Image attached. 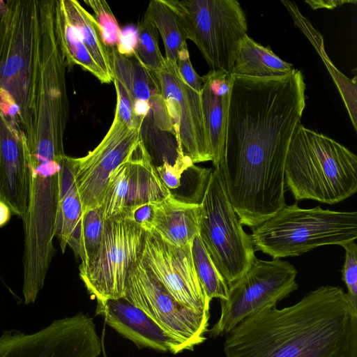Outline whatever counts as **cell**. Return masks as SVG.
Segmentation results:
<instances>
[{"label":"cell","instance_id":"obj_1","mask_svg":"<svg viewBox=\"0 0 357 357\" xmlns=\"http://www.w3.org/2000/svg\"><path fill=\"white\" fill-rule=\"evenodd\" d=\"M301 70L287 75H234L223 158L225 185L251 198H264L284 188V165L292 135L305 107Z\"/></svg>","mask_w":357,"mask_h":357},{"label":"cell","instance_id":"obj_2","mask_svg":"<svg viewBox=\"0 0 357 357\" xmlns=\"http://www.w3.org/2000/svg\"><path fill=\"white\" fill-rule=\"evenodd\" d=\"M227 335L226 357H357V310L342 288L321 286L291 306L261 309Z\"/></svg>","mask_w":357,"mask_h":357},{"label":"cell","instance_id":"obj_3","mask_svg":"<svg viewBox=\"0 0 357 357\" xmlns=\"http://www.w3.org/2000/svg\"><path fill=\"white\" fill-rule=\"evenodd\" d=\"M0 18V109L31 143L40 91V1L7 0Z\"/></svg>","mask_w":357,"mask_h":357},{"label":"cell","instance_id":"obj_4","mask_svg":"<svg viewBox=\"0 0 357 357\" xmlns=\"http://www.w3.org/2000/svg\"><path fill=\"white\" fill-rule=\"evenodd\" d=\"M284 183L297 201L337 204L357 191V156L300 122L288 147Z\"/></svg>","mask_w":357,"mask_h":357},{"label":"cell","instance_id":"obj_5","mask_svg":"<svg viewBox=\"0 0 357 357\" xmlns=\"http://www.w3.org/2000/svg\"><path fill=\"white\" fill-rule=\"evenodd\" d=\"M250 237L255 250L273 259L298 256L319 246L356 241L357 212L286 204L252 229Z\"/></svg>","mask_w":357,"mask_h":357},{"label":"cell","instance_id":"obj_6","mask_svg":"<svg viewBox=\"0 0 357 357\" xmlns=\"http://www.w3.org/2000/svg\"><path fill=\"white\" fill-rule=\"evenodd\" d=\"M56 0L40 1L41 75L33 137L28 149L64 151L63 135L69 114L66 66L54 29Z\"/></svg>","mask_w":357,"mask_h":357},{"label":"cell","instance_id":"obj_7","mask_svg":"<svg viewBox=\"0 0 357 357\" xmlns=\"http://www.w3.org/2000/svg\"><path fill=\"white\" fill-rule=\"evenodd\" d=\"M176 14L186 40L192 41L211 70L231 73L237 44L247 33L236 0H165Z\"/></svg>","mask_w":357,"mask_h":357},{"label":"cell","instance_id":"obj_8","mask_svg":"<svg viewBox=\"0 0 357 357\" xmlns=\"http://www.w3.org/2000/svg\"><path fill=\"white\" fill-rule=\"evenodd\" d=\"M201 205L199 236L229 285L250 268L256 257L250 235L229 199L220 167L213 168Z\"/></svg>","mask_w":357,"mask_h":357},{"label":"cell","instance_id":"obj_9","mask_svg":"<svg viewBox=\"0 0 357 357\" xmlns=\"http://www.w3.org/2000/svg\"><path fill=\"white\" fill-rule=\"evenodd\" d=\"M297 270L280 259L270 261L257 257L250 268L228 285L226 300H220L219 319L208 331L211 337L227 335L245 318L277 303L298 288Z\"/></svg>","mask_w":357,"mask_h":357},{"label":"cell","instance_id":"obj_10","mask_svg":"<svg viewBox=\"0 0 357 357\" xmlns=\"http://www.w3.org/2000/svg\"><path fill=\"white\" fill-rule=\"evenodd\" d=\"M146 231L119 215L105 220L103 238L94 260L79 268V277L97 301L123 298L126 279L140 259Z\"/></svg>","mask_w":357,"mask_h":357},{"label":"cell","instance_id":"obj_11","mask_svg":"<svg viewBox=\"0 0 357 357\" xmlns=\"http://www.w3.org/2000/svg\"><path fill=\"white\" fill-rule=\"evenodd\" d=\"M125 298L142 310L188 350L204 342L210 314L197 313L178 303L139 259L130 270Z\"/></svg>","mask_w":357,"mask_h":357},{"label":"cell","instance_id":"obj_12","mask_svg":"<svg viewBox=\"0 0 357 357\" xmlns=\"http://www.w3.org/2000/svg\"><path fill=\"white\" fill-rule=\"evenodd\" d=\"M101 343L93 319L79 312L32 333L5 331L0 357H98Z\"/></svg>","mask_w":357,"mask_h":357},{"label":"cell","instance_id":"obj_13","mask_svg":"<svg viewBox=\"0 0 357 357\" xmlns=\"http://www.w3.org/2000/svg\"><path fill=\"white\" fill-rule=\"evenodd\" d=\"M171 119L176 141V159L193 164L211 161L204 126L201 95L180 76L176 63L165 60L154 73Z\"/></svg>","mask_w":357,"mask_h":357},{"label":"cell","instance_id":"obj_14","mask_svg":"<svg viewBox=\"0 0 357 357\" xmlns=\"http://www.w3.org/2000/svg\"><path fill=\"white\" fill-rule=\"evenodd\" d=\"M142 140L141 128L114 116L99 144L86 155L76 158L75 180L83 213L102 206L112 176Z\"/></svg>","mask_w":357,"mask_h":357},{"label":"cell","instance_id":"obj_15","mask_svg":"<svg viewBox=\"0 0 357 357\" xmlns=\"http://www.w3.org/2000/svg\"><path fill=\"white\" fill-rule=\"evenodd\" d=\"M191 245L178 247L146 231L142 262L181 305L197 313H209L210 303L197 278Z\"/></svg>","mask_w":357,"mask_h":357},{"label":"cell","instance_id":"obj_16","mask_svg":"<svg viewBox=\"0 0 357 357\" xmlns=\"http://www.w3.org/2000/svg\"><path fill=\"white\" fill-rule=\"evenodd\" d=\"M113 79L129 93L136 119L142 124L149 119L160 131L173 135L171 119L155 74L131 53L109 50Z\"/></svg>","mask_w":357,"mask_h":357},{"label":"cell","instance_id":"obj_17","mask_svg":"<svg viewBox=\"0 0 357 357\" xmlns=\"http://www.w3.org/2000/svg\"><path fill=\"white\" fill-rule=\"evenodd\" d=\"M29 173L26 139L0 109V200L21 219L28 205Z\"/></svg>","mask_w":357,"mask_h":357},{"label":"cell","instance_id":"obj_18","mask_svg":"<svg viewBox=\"0 0 357 357\" xmlns=\"http://www.w3.org/2000/svg\"><path fill=\"white\" fill-rule=\"evenodd\" d=\"M96 313L101 315L108 326L139 348L174 354L188 350L182 342L123 298L98 301Z\"/></svg>","mask_w":357,"mask_h":357},{"label":"cell","instance_id":"obj_19","mask_svg":"<svg viewBox=\"0 0 357 357\" xmlns=\"http://www.w3.org/2000/svg\"><path fill=\"white\" fill-rule=\"evenodd\" d=\"M201 102L213 167L220 166L225 149L233 74L211 70L202 77Z\"/></svg>","mask_w":357,"mask_h":357},{"label":"cell","instance_id":"obj_20","mask_svg":"<svg viewBox=\"0 0 357 357\" xmlns=\"http://www.w3.org/2000/svg\"><path fill=\"white\" fill-rule=\"evenodd\" d=\"M201 204L178 199L172 194L155 204L154 231L167 243L183 247L199 234Z\"/></svg>","mask_w":357,"mask_h":357},{"label":"cell","instance_id":"obj_21","mask_svg":"<svg viewBox=\"0 0 357 357\" xmlns=\"http://www.w3.org/2000/svg\"><path fill=\"white\" fill-rule=\"evenodd\" d=\"M128 162L126 202L122 213L139 205L160 202L171 195L160 180L143 140L135 148Z\"/></svg>","mask_w":357,"mask_h":357},{"label":"cell","instance_id":"obj_22","mask_svg":"<svg viewBox=\"0 0 357 357\" xmlns=\"http://www.w3.org/2000/svg\"><path fill=\"white\" fill-rule=\"evenodd\" d=\"M294 69L269 47L255 42L247 33L238 41L231 73L250 77H274L287 75Z\"/></svg>","mask_w":357,"mask_h":357},{"label":"cell","instance_id":"obj_23","mask_svg":"<svg viewBox=\"0 0 357 357\" xmlns=\"http://www.w3.org/2000/svg\"><path fill=\"white\" fill-rule=\"evenodd\" d=\"M54 29L66 68L72 69L75 66H79L95 76L101 83L112 82L91 57L59 0H56Z\"/></svg>","mask_w":357,"mask_h":357},{"label":"cell","instance_id":"obj_24","mask_svg":"<svg viewBox=\"0 0 357 357\" xmlns=\"http://www.w3.org/2000/svg\"><path fill=\"white\" fill-rule=\"evenodd\" d=\"M76 167V158L66 155L61 176L60 197L55 231V236L59 240L63 253L83 213L82 202L75 180Z\"/></svg>","mask_w":357,"mask_h":357},{"label":"cell","instance_id":"obj_25","mask_svg":"<svg viewBox=\"0 0 357 357\" xmlns=\"http://www.w3.org/2000/svg\"><path fill=\"white\" fill-rule=\"evenodd\" d=\"M59 1L91 57L107 78L113 82L109 51L94 16L76 0Z\"/></svg>","mask_w":357,"mask_h":357},{"label":"cell","instance_id":"obj_26","mask_svg":"<svg viewBox=\"0 0 357 357\" xmlns=\"http://www.w3.org/2000/svg\"><path fill=\"white\" fill-rule=\"evenodd\" d=\"M105 225L102 206L82 213L68 242V245L81 259L79 269L85 268L96 258L102 243Z\"/></svg>","mask_w":357,"mask_h":357},{"label":"cell","instance_id":"obj_27","mask_svg":"<svg viewBox=\"0 0 357 357\" xmlns=\"http://www.w3.org/2000/svg\"><path fill=\"white\" fill-rule=\"evenodd\" d=\"M145 15L159 31L165 46V60L176 64L180 51L187 45L176 14L165 0H151Z\"/></svg>","mask_w":357,"mask_h":357},{"label":"cell","instance_id":"obj_28","mask_svg":"<svg viewBox=\"0 0 357 357\" xmlns=\"http://www.w3.org/2000/svg\"><path fill=\"white\" fill-rule=\"evenodd\" d=\"M195 269L199 282L208 298L226 300L228 284L219 272L199 236H195L191 246Z\"/></svg>","mask_w":357,"mask_h":357},{"label":"cell","instance_id":"obj_29","mask_svg":"<svg viewBox=\"0 0 357 357\" xmlns=\"http://www.w3.org/2000/svg\"><path fill=\"white\" fill-rule=\"evenodd\" d=\"M158 31L150 19L144 15L138 25L137 39L132 51L139 62L149 71L156 73L165 64L158 45Z\"/></svg>","mask_w":357,"mask_h":357},{"label":"cell","instance_id":"obj_30","mask_svg":"<svg viewBox=\"0 0 357 357\" xmlns=\"http://www.w3.org/2000/svg\"><path fill=\"white\" fill-rule=\"evenodd\" d=\"M84 1L93 10L95 14L94 17L100 26L109 50L118 49L121 51L122 50L121 31L107 2L104 0H84Z\"/></svg>","mask_w":357,"mask_h":357},{"label":"cell","instance_id":"obj_31","mask_svg":"<svg viewBox=\"0 0 357 357\" xmlns=\"http://www.w3.org/2000/svg\"><path fill=\"white\" fill-rule=\"evenodd\" d=\"M341 246L345 250L342 278L347 288V295L349 302L357 310V245L354 241Z\"/></svg>","mask_w":357,"mask_h":357},{"label":"cell","instance_id":"obj_32","mask_svg":"<svg viewBox=\"0 0 357 357\" xmlns=\"http://www.w3.org/2000/svg\"><path fill=\"white\" fill-rule=\"evenodd\" d=\"M192 165L195 164L185 160H176L174 164L165 160L162 165L155 167V169L160 180L171 192L181 186L182 174Z\"/></svg>","mask_w":357,"mask_h":357},{"label":"cell","instance_id":"obj_33","mask_svg":"<svg viewBox=\"0 0 357 357\" xmlns=\"http://www.w3.org/2000/svg\"><path fill=\"white\" fill-rule=\"evenodd\" d=\"M176 66L183 80L193 89L201 93L202 78L196 73L191 63L187 45L180 51Z\"/></svg>","mask_w":357,"mask_h":357},{"label":"cell","instance_id":"obj_34","mask_svg":"<svg viewBox=\"0 0 357 357\" xmlns=\"http://www.w3.org/2000/svg\"><path fill=\"white\" fill-rule=\"evenodd\" d=\"M155 204L146 203L139 205L121 215L140 227L145 231H151L153 228Z\"/></svg>","mask_w":357,"mask_h":357},{"label":"cell","instance_id":"obj_35","mask_svg":"<svg viewBox=\"0 0 357 357\" xmlns=\"http://www.w3.org/2000/svg\"><path fill=\"white\" fill-rule=\"evenodd\" d=\"M306 3H307L313 9H317V8H329L331 9L333 8L337 7V6L347 3H356V1H306Z\"/></svg>","mask_w":357,"mask_h":357},{"label":"cell","instance_id":"obj_36","mask_svg":"<svg viewBox=\"0 0 357 357\" xmlns=\"http://www.w3.org/2000/svg\"><path fill=\"white\" fill-rule=\"evenodd\" d=\"M12 215L9 206L0 200V228L5 226Z\"/></svg>","mask_w":357,"mask_h":357},{"label":"cell","instance_id":"obj_37","mask_svg":"<svg viewBox=\"0 0 357 357\" xmlns=\"http://www.w3.org/2000/svg\"><path fill=\"white\" fill-rule=\"evenodd\" d=\"M7 10V4L6 2L2 0H0V18L4 15Z\"/></svg>","mask_w":357,"mask_h":357}]
</instances>
